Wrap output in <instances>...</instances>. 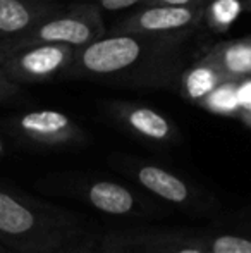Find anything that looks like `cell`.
Returning a JSON list of instances; mask_svg holds the SVG:
<instances>
[{
	"label": "cell",
	"mask_w": 251,
	"mask_h": 253,
	"mask_svg": "<svg viewBox=\"0 0 251 253\" xmlns=\"http://www.w3.org/2000/svg\"><path fill=\"white\" fill-rule=\"evenodd\" d=\"M136 253H208L203 238L178 231H144V233H121Z\"/></svg>",
	"instance_id": "10"
},
{
	"label": "cell",
	"mask_w": 251,
	"mask_h": 253,
	"mask_svg": "<svg viewBox=\"0 0 251 253\" xmlns=\"http://www.w3.org/2000/svg\"><path fill=\"white\" fill-rule=\"evenodd\" d=\"M83 233V219L0 184V243L16 253H62Z\"/></svg>",
	"instance_id": "1"
},
{
	"label": "cell",
	"mask_w": 251,
	"mask_h": 253,
	"mask_svg": "<svg viewBox=\"0 0 251 253\" xmlns=\"http://www.w3.org/2000/svg\"><path fill=\"white\" fill-rule=\"evenodd\" d=\"M62 253H95V252H91V250H83V248H66Z\"/></svg>",
	"instance_id": "22"
},
{
	"label": "cell",
	"mask_w": 251,
	"mask_h": 253,
	"mask_svg": "<svg viewBox=\"0 0 251 253\" xmlns=\"http://www.w3.org/2000/svg\"><path fill=\"white\" fill-rule=\"evenodd\" d=\"M133 176L138 183L162 200L184 207V209H198L200 198L191 184L171 170L155 164H136L133 166Z\"/></svg>",
	"instance_id": "7"
},
{
	"label": "cell",
	"mask_w": 251,
	"mask_h": 253,
	"mask_svg": "<svg viewBox=\"0 0 251 253\" xmlns=\"http://www.w3.org/2000/svg\"><path fill=\"white\" fill-rule=\"evenodd\" d=\"M5 152H7V147H5V143H3L2 138H0V157L5 155Z\"/></svg>",
	"instance_id": "23"
},
{
	"label": "cell",
	"mask_w": 251,
	"mask_h": 253,
	"mask_svg": "<svg viewBox=\"0 0 251 253\" xmlns=\"http://www.w3.org/2000/svg\"><path fill=\"white\" fill-rule=\"evenodd\" d=\"M57 10L59 7L41 0H0V35H24Z\"/></svg>",
	"instance_id": "11"
},
{
	"label": "cell",
	"mask_w": 251,
	"mask_h": 253,
	"mask_svg": "<svg viewBox=\"0 0 251 253\" xmlns=\"http://www.w3.org/2000/svg\"><path fill=\"white\" fill-rule=\"evenodd\" d=\"M158 37L148 35L114 33L77 48L72 64L91 76H115L141 62L150 50L162 47Z\"/></svg>",
	"instance_id": "3"
},
{
	"label": "cell",
	"mask_w": 251,
	"mask_h": 253,
	"mask_svg": "<svg viewBox=\"0 0 251 253\" xmlns=\"http://www.w3.org/2000/svg\"><path fill=\"white\" fill-rule=\"evenodd\" d=\"M239 0H212L205 9V19L215 31L227 30L232 21L239 16Z\"/></svg>",
	"instance_id": "15"
},
{
	"label": "cell",
	"mask_w": 251,
	"mask_h": 253,
	"mask_svg": "<svg viewBox=\"0 0 251 253\" xmlns=\"http://www.w3.org/2000/svg\"><path fill=\"white\" fill-rule=\"evenodd\" d=\"M112 114L127 131L143 140L153 143H169L176 136V129L171 121L150 107L119 102L112 105Z\"/></svg>",
	"instance_id": "9"
},
{
	"label": "cell",
	"mask_w": 251,
	"mask_h": 253,
	"mask_svg": "<svg viewBox=\"0 0 251 253\" xmlns=\"http://www.w3.org/2000/svg\"><path fill=\"white\" fill-rule=\"evenodd\" d=\"M76 50L69 45L57 43L0 47V69L17 84L38 83L72 66Z\"/></svg>",
	"instance_id": "4"
},
{
	"label": "cell",
	"mask_w": 251,
	"mask_h": 253,
	"mask_svg": "<svg viewBox=\"0 0 251 253\" xmlns=\"http://www.w3.org/2000/svg\"><path fill=\"white\" fill-rule=\"evenodd\" d=\"M238 83L239 81H225L217 86L200 105L208 109L210 112L222 114V116H239L238 103Z\"/></svg>",
	"instance_id": "14"
},
{
	"label": "cell",
	"mask_w": 251,
	"mask_h": 253,
	"mask_svg": "<svg viewBox=\"0 0 251 253\" xmlns=\"http://www.w3.org/2000/svg\"><path fill=\"white\" fill-rule=\"evenodd\" d=\"M212 0H143V5H208Z\"/></svg>",
	"instance_id": "20"
},
{
	"label": "cell",
	"mask_w": 251,
	"mask_h": 253,
	"mask_svg": "<svg viewBox=\"0 0 251 253\" xmlns=\"http://www.w3.org/2000/svg\"><path fill=\"white\" fill-rule=\"evenodd\" d=\"M136 3H143V0H98L97 5L104 10H108V12H115V10L127 9V7L136 5Z\"/></svg>",
	"instance_id": "19"
},
{
	"label": "cell",
	"mask_w": 251,
	"mask_h": 253,
	"mask_svg": "<svg viewBox=\"0 0 251 253\" xmlns=\"http://www.w3.org/2000/svg\"><path fill=\"white\" fill-rule=\"evenodd\" d=\"M9 127L17 138L38 147L61 148L86 141V133L59 110H31L14 117Z\"/></svg>",
	"instance_id": "5"
},
{
	"label": "cell",
	"mask_w": 251,
	"mask_h": 253,
	"mask_svg": "<svg viewBox=\"0 0 251 253\" xmlns=\"http://www.w3.org/2000/svg\"><path fill=\"white\" fill-rule=\"evenodd\" d=\"M239 117H241V119L251 127V107H250V109H246V110H243V112H239Z\"/></svg>",
	"instance_id": "21"
},
{
	"label": "cell",
	"mask_w": 251,
	"mask_h": 253,
	"mask_svg": "<svg viewBox=\"0 0 251 253\" xmlns=\"http://www.w3.org/2000/svg\"><path fill=\"white\" fill-rule=\"evenodd\" d=\"M225 83L224 78L210 66V64L198 60L189 67L181 78V90L191 102L201 103L217 86Z\"/></svg>",
	"instance_id": "13"
},
{
	"label": "cell",
	"mask_w": 251,
	"mask_h": 253,
	"mask_svg": "<svg viewBox=\"0 0 251 253\" xmlns=\"http://www.w3.org/2000/svg\"><path fill=\"white\" fill-rule=\"evenodd\" d=\"M74 190L84 203L108 215L124 217L138 213L141 210L136 195L127 186L115 181L95 179L79 184Z\"/></svg>",
	"instance_id": "8"
},
{
	"label": "cell",
	"mask_w": 251,
	"mask_h": 253,
	"mask_svg": "<svg viewBox=\"0 0 251 253\" xmlns=\"http://www.w3.org/2000/svg\"><path fill=\"white\" fill-rule=\"evenodd\" d=\"M208 253H251V238L239 234H215L207 238Z\"/></svg>",
	"instance_id": "16"
},
{
	"label": "cell",
	"mask_w": 251,
	"mask_h": 253,
	"mask_svg": "<svg viewBox=\"0 0 251 253\" xmlns=\"http://www.w3.org/2000/svg\"><path fill=\"white\" fill-rule=\"evenodd\" d=\"M104 35L105 24L100 7L97 3H86V5L71 7L66 12L57 10L47 19L38 23L28 33L3 40L0 47L14 48L26 47V45L57 43L81 48L102 38Z\"/></svg>",
	"instance_id": "2"
},
{
	"label": "cell",
	"mask_w": 251,
	"mask_h": 253,
	"mask_svg": "<svg viewBox=\"0 0 251 253\" xmlns=\"http://www.w3.org/2000/svg\"><path fill=\"white\" fill-rule=\"evenodd\" d=\"M201 60L210 64L224 81L251 78V37L220 42L212 47Z\"/></svg>",
	"instance_id": "12"
},
{
	"label": "cell",
	"mask_w": 251,
	"mask_h": 253,
	"mask_svg": "<svg viewBox=\"0 0 251 253\" xmlns=\"http://www.w3.org/2000/svg\"><path fill=\"white\" fill-rule=\"evenodd\" d=\"M100 253H136L119 234H107L100 243Z\"/></svg>",
	"instance_id": "17"
},
{
	"label": "cell",
	"mask_w": 251,
	"mask_h": 253,
	"mask_svg": "<svg viewBox=\"0 0 251 253\" xmlns=\"http://www.w3.org/2000/svg\"><path fill=\"white\" fill-rule=\"evenodd\" d=\"M17 83H14L2 69H0V103L7 102L17 93Z\"/></svg>",
	"instance_id": "18"
},
{
	"label": "cell",
	"mask_w": 251,
	"mask_h": 253,
	"mask_svg": "<svg viewBox=\"0 0 251 253\" xmlns=\"http://www.w3.org/2000/svg\"><path fill=\"white\" fill-rule=\"evenodd\" d=\"M0 253H16L14 250H10V248H7L5 245H2L0 243Z\"/></svg>",
	"instance_id": "24"
},
{
	"label": "cell",
	"mask_w": 251,
	"mask_h": 253,
	"mask_svg": "<svg viewBox=\"0 0 251 253\" xmlns=\"http://www.w3.org/2000/svg\"><path fill=\"white\" fill-rule=\"evenodd\" d=\"M207 5H144L117 24L115 33L131 35H160L179 33L198 24L205 17Z\"/></svg>",
	"instance_id": "6"
}]
</instances>
